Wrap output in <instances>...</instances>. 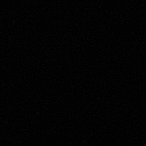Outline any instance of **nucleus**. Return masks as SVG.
<instances>
[]
</instances>
